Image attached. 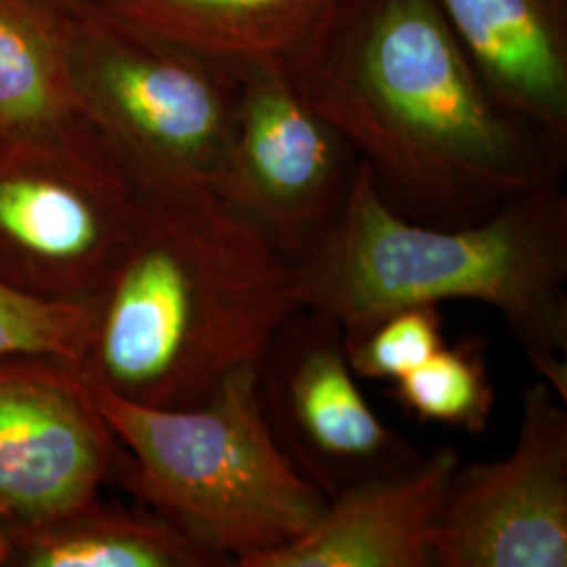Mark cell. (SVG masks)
Listing matches in <instances>:
<instances>
[{
    "instance_id": "cell-9",
    "label": "cell",
    "mask_w": 567,
    "mask_h": 567,
    "mask_svg": "<svg viewBox=\"0 0 567 567\" xmlns=\"http://www.w3.org/2000/svg\"><path fill=\"white\" fill-rule=\"evenodd\" d=\"M433 566H567V410L547 381L522 393L517 444L458 466L433 538Z\"/></svg>"
},
{
    "instance_id": "cell-19",
    "label": "cell",
    "mask_w": 567,
    "mask_h": 567,
    "mask_svg": "<svg viewBox=\"0 0 567 567\" xmlns=\"http://www.w3.org/2000/svg\"><path fill=\"white\" fill-rule=\"evenodd\" d=\"M11 524L0 511V567H9L11 557Z\"/></svg>"
},
{
    "instance_id": "cell-14",
    "label": "cell",
    "mask_w": 567,
    "mask_h": 567,
    "mask_svg": "<svg viewBox=\"0 0 567 567\" xmlns=\"http://www.w3.org/2000/svg\"><path fill=\"white\" fill-rule=\"evenodd\" d=\"M82 124L63 2L0 0V147L58 142Z\"/></svg>"
},
{
    "instance_id": "cell-12",
    "label": "cell",
    "mask_w": 567,
    "mask_h": 567,
    "mask_svg": "<svg viewBox=\"0 0 567 567\" xmlns=\"http://www.w3.org/2000/svg\"><path fill=\"white\" fill-rule=\"evenodd\" d=\"M492 97L567 152V0H440Z\"/></svg>"
},
{
    "instance_id": "cell-4",
    "label": "cell",
    "mask_w": 567,
    "mask_h": 567,
    "mask_svg": "<svg viewBox=\"0 0 567 567\" xmlns=\"http://www.w3.org/2000/svg\"><path fill=\"white\" fill-rule=\"evenodd\" d=\"M84 381L121 444L112 480L227 561L286 547L322 517L328 498L274 437L255 368L189 408L135 404Z\"/></svg>"
},
{
    "instance_id": "cell-1",
    "label": "cell",
    "mask_w": 567,
    "mask_h": 567,
    "mask_svg": "<svg viewBox=\"0 0 567 567\" xmlns=\"http://www.w3.org/2000/svg\"><path fill=\"white\" fill-rule=\"evenodd\" d=\"M416 224H477L561 179L567 152L492 97L440 0H337L286 68Z\"/></svg>"
},
{
    "instance_id": "cell-17",
    "label": "cell",
    "mask_w": 567,
    "mask_h": 567,
    "mask_svg": "<svg viewBox=\"0 0 567 567\" xmlns=\"http://www.w3.org/2000/svg\"><path fill=\"white\" fill-rule=\"evenodd\" d=\"M91 322V303L44 301L0 280V362L53 358L81 368Z\"/></svg>"
},
{
    "instance_id": "cell-5",
    "label": "cell",
    "mask_w": 567,
    "mask_h": 567,
    "mask_svg": "<svg viewBox=\"0 0 567 567\" xmlns=\"http://www.w3.org/2000/svg\"><path fill=\"white\" fill-rule=\"evenodd\" d=\"M79 110L143 182L217 179L243 74L122 18L102 0L63 2Z\"/></svg>"
},
{
    "instance_id": "cell-6",
    "label": "cell",
    "mask_w": 567,
    "mask_h": 567,
    "mask_svg": "<svg viewBox=\"0 0 567 567\" xmlns=\"http://www.w3.org/2000/svg\"><path fill=\"white\" fill-rule=\"evenodd\" d=\"M140 198V183L86 118L58 142L0 147V280L44 301L93 303Z\"/></svg>"
},
{
    "instance_id": "cell-13",
    "label": "cell",
    "mask_w": 567,
    "mask_h": 567,
    "mask_svg": "<svg viewBox=\"0 0 567 567\" xmlns=\"http://www.w3.org/2000/svg\"><path fill=\"white\" fill-rule=\"evenodd\" d=\"M122 18L236 70L297 60L337 0H102Z\"/></svg>"
},
{
    "instance_id": "cell-3",
    "label": "cell",
    "mask_w": 567,
    "mask_h": 567,
    "mask_svg": "<svg viewBox=\"0 0 567 567\" xmlns=\"http://www.w3.org/2000/svg\"><path fill=\"white\" fill-rule=\"evenodd\" d=\"M301 307L330 318L344 343L389 313L444 301L496 309L538 377L567 402V196L561 179L517 194L458 227L395 213L358 161L351 192L320 248L295 265Z\"/></svg>"
},
{
    "instance_id": "cell-7",
    "label": "cell",
    "mask_w": 567,
    "mask_h": 567,
    "mask_svg": "<svg viewBox=\"0 0 567 567\" xmlns=\"http://www.w3.org/2000/svg\"><path fill=\"white\" fill-rule=\"evenodd\" d=\"M240 74L236 128L213 189L288 264H303L339 221L360 158L282 65Z\"/></svg>"
},
{
    "instance_id": "cell-11",
    "label": "cell",
    "mask_w": 567,
    "mask_h": 567,
    "mask_svg": "<svg viewBox=\"0 0 567 567\" xmlns=\"http://www.w3.org/2000/svg\"><path fill=\"white\" fill-rule=\"evenodd\" d=\"M461 466L440 447L400 471L365 480L328 498L301 538L243 567H431L447 487Z\"/></svg>"
},
{
    "instance_id": "cell-2",
    "label": "cell",
    "mask_w": 567,
    "mask_h": 567,
    "mask_svg": "<svg viewBox=\"0 0 567 567\" xmlns=\"http://www.w3.org/2000/svg\"><path fill=\"white\" fill-rule=\"evenodd\" d=\"M137 183L133 231L91 303L82 377L150 408L203 404L301 309L295 265L210 185Z\"/></svg>"
},
{
    "instance_id": "cell-8",
    "label": "cell",
    "mask_w": 567,
    "mask_h": 567,
    "mask_svg": "<svg viewBox=\"0 0 567 567\" xmlns=\"http://www.w3.org/2000/svg\"><path fill=\"white\" fill-rule=\"evenodd\" d=\"M255 377L274 437L326 498L421 458L365 402L343 332L322 313L297 309L265 347Z\"/></svg>"
},
{
    "instance_id": "cell-16",
    "label": "cell",
    "mask_w": 567,
    "mask_h": 567,
    "mask_svg": "<svg viewBox=\"0 0 567 567\" xmlns=\"http://www.w3.org/2000/svg\"><path fill=\"white\" fill-rule=\"evenodd\" d=\"M393 398L416 419L471 435L486 431L496 393L480 344H442L423 364L393 385Z\"/></svg>"
},
{
    "instance_id": "cell-20",
    "label": "cell",
    "mask_w": 567,
    "mask_h": 567,
    "mask_svg": "<svg viewBox=\"0 0 567 567\" xmlns=\"http://www.w3.org/2000/svg\"><path fill=\"white\" fill-rule=\"evenodd\" d=\"M53 2H70V0H53Z\"/></svg>"
},
{
    "instance_id": "cell-15",
    "label": "cell",
    "mask_w": 567,
    "mask_h": 567,
    "mask_svg": "<svg viewBox=\"0 0 567 567\" xmlns=\"http://www.w3.org/2000/svg\"><path fill=\"white\" fill-rule=\"evenodd\" d=\"M224 555L158 513L97 498L60 517L11 527L9 567H215Z\"/></svg>"
},
{
    "instance_id": "cell-18",
    "label": "cell",
    "mask_w": 567,
    "mask_h": 567,
    "mask_svg": "<svg viewBox=\"0 0 567 567\" xmlns=\"http://www.w3.org/2000/svg\"><path fill=\"white\" fill-rule=\"evenodd\" d=\"M440 305L398 309L379 320L351 343L347 360L355 377L370 381H398L425 362L444 344V318Z\"/></svg>"
},
{
    "instance_id": "cell-10",
    "label": "cell",
    "mask_w": 567,
    "mask_h": 567,
    "mask_svg": "<svg viewBox=\"0 0 567 567\" xmlns=\"http://www.w3.org/2000/svg\"><path fill=\"white\" fill-rule=\"evenodd\" d=\"M118 454L79 365L53 358L0 362V511L11 526L97 498Z\"/></svg>"
}]
</instances>
